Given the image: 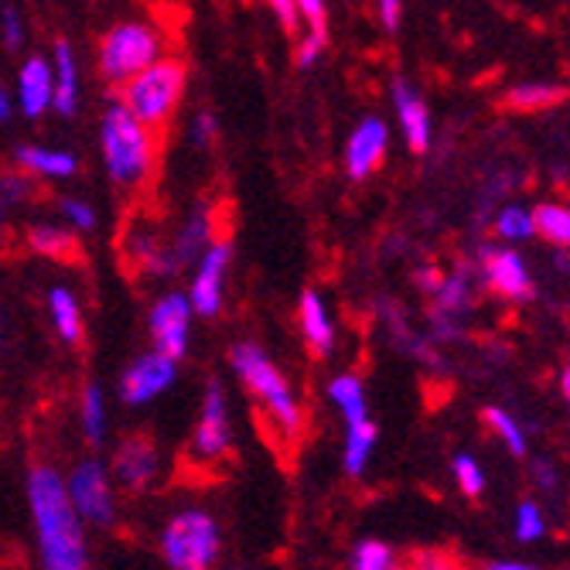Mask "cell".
Segmentation results:
<instances>
[{
    "label": "cell",
    "instance_id": "47",
    "mask_svg": "<svg viewBox=\"0 0 570 570\" xmlns=\"http://www.w3.org/2000/svg\"><path fill=\"white\" fill-rule=\"evenodd\" d=\"M560 393H563V396L570 393V373H567V370L560 373Z\"/></svg>",
    "mask_w": 570,
    "mask_h": 570
},
{
    "label": "cell",
    "instance_id": "15",
    "mask_svg": "<svg viewBox=\"0 0 570 570\" xmlns=\"http://www.w3.org/2000/svg\"><path fill=\"white\" fill-rule=\"evenodd\" d=\"M213 243V205L198 202L191 216L185 219V226L178 229L175 243H168V264L171 274H181L185 267H191L198 261V253Z\"/></svg>",
    "mask_w": 570,
    "mask_h": 570
},
{
    "label": "cell",
    "instance_id": "20",
    "mask_svg": "<svg viewBox=\"0 0 570 570\" xmlns=\"http://www.w3.org/2000/svg\"><path fill=\"white\" fill-rule=\"evenodd\" d=\"M56 92H51V107H56L62 117L76 114V102H79V72H76V56H72V45L59 41L56 45Z\"/></svg>",
    "mask_w": 570,
    "mask_h": 570
},
{
    "label": "cell",
    "instance_id": "42",
    "mask_svg": "<svg viewBox=\"0 0 570 570\" xmlns=\"http://www.w3.org/2000/svg\"><path fill=\"white\" fill-rule=\"evenodd\" d=\"M533 482L543 489V492H553L557 489V469L550 461H533Z\"/></svg>",
    "mask_w": 570,
    "mask_h": 570
},
{
    "label": "cell",
    "instance_id": "3",
    "mask_svg": "<svg viewBox=\"0 0 570 570\" xmlns=\"http://www.w3.org/2000/svg\"><path fill=\"white\" fill-rule=\"evenodd\" d=\"M229 362H233L236 376L243 380V386L264 403L277 431L284 438H297L304 431V413H301L297 396L291 393V383L271 362V355L264 348H256L253 342H239V345H233Z\"/></svg>",
    "mask_w": 570,
    "mask_h": 570
},
{
    "label": "cell",
    "instance_id": "36",
    "mask_svg": "<svg viewBox=\"0 0 570 570\" xmlns=\"http://www.w3.org/2000/svg\"><path fill=\"white\" fill-rule=\"evenodd\" d=\"M0 31H4V45L11 51H18L24 45V24L14 8H4V14H0Z\"/></svg>",
    "mask_w": 570,
    "mask_h": 570
},
{
    "label": "cell",
    "instance_id": "5",
    "mask_svg": "<svg viewBox=\"0 0 570 570\" xmlns=\"http://www.w3.org/2000/svg\"><path fill=\"white\" fill-rule=\"evenodd\" d=\"M161 553L171 570H213L223 553L219 523L202 509H181L165 523Z\"/></svg>",
    "mask_w": 570,
    "mask_h": 570
},
{
    "label": "cell",
    "instance_id": "4",
    "mask_svg": "<svg viewBox=\"0 0 570 570\" xmlns=\"http://www.w3.org/2000/svg\"><path fill=\"white\" fill-rule=\"evenodd\" d=\"M188 86V69L181 59H154L150 66H144L140 72H134L127 82H120L124 89V107L144 124V127H161L175 107L185 96Z\"/></svg>",
    "mask_w": 570,
    "mask_h": 570
},
{
    "label": "cell",
    "instance_id": "23",
    "mask_svg": "<svg viewBox=\"0 0 570 570\" xmlns=\"http://www.w3.org/2000/svg\"><path fill=\"white\" fill-rule=\"evenodd\" d=\"M567 99V89L563 86H550V82H523V86H512L505 102L512 110L520 114H540V110H550L557 102Z\"/></svg>",
    "mask_w": 570,
    "mask_h": 570
},
{
    "label": "cell",
    "instance_id": "44",
    "mask_svg": "<svg viewBox=\"0 0 570 570\" xmlns=\"http://www.w3.org/2000/svg\"><path fill=\"white\" fill-rule=\"evenodd\" d=\"M380 14H383V24L390 31H396V24H400V0H380Z\"/></svg>",
    "mask_w": 570,
    "mask_h": 570
},
{
    "label": "cell",
    "instance_id": "1",
    "mask_svg": "<svg viewBox=\"0 0 570 570\" xmlns=\"http://www.w3.org/2000/svg\"><path fill=\"white\" fill-rule=\"evenodd\" d=\"M28 509L35 520L41 570H89L82 520L69 502L66 479L48 464H35L28 472Z\"/></svg>",
    "mask_w": 570,
    "mask_h": 570
},
{
    "label": "cell",
    "instance_id": "21",
    "mask_svg": "<svg viewBox=\"0 0 570 570\" xmlns=\"http://www.w3.org/2000/svg\"><path fill=\"white\" fill-rule=\"evenodd\" d=\"M376 438H380V431H376V424H373L370 417L348 421L342 461H345V472H348L352 479H358L362 472L370 469V458H373V451H376Z\"/></svg>",
    "mask_w": 570,
    "mask_h": 570
},
{
    "label": "cell",
    "instance_id": "32",
    "mask_svg": "<svg viewBox=\"0 0 570 570\" xmlns=\"http://www.w3.org/2000/svg\"><path fill=\"white\" fill-rule=\"evenodd\" d=\"M492 226H495V236H502L509 243H520V239L533 236V219L523 205H509V209H502Z\"/></svg>",
    "mask_w": 570,
    "mask_h": 570
},
{
    "label": "cell",
    "instance_id": "6",
    "mask_svg": "<svg viewBox=\"0 0 570 570\" xmlns=\"http://www.w3.org/2000/svg\"><path fill=\"white\" fill-rule=\"evenodd\" d=\"M165 56V35L150 24L130 21V24H117L114 31H107V38L99 41V76L120 86L127 82L134 72H140L144 66H150L154 59Z\"/></svg>",
    "mask_w": 570,
    "mask_h": 570
},
{
    "label": "cell",
    "instance_id": "7",
    "mask_svg": "<svg viewBox=\"0 0 570 570\" xmlns=\"http://www.w3.org/2000/svg\"><path fill=\"white\" fill-rule=\"evenodd\" d=\"M66 492H69V502L79 512L82 523H92L99 530L114 527V520H117L114 485H110V475L99 461L76 464L72 475L66 479Z\"/></svg>",
    "mask_w": 570,
    "mask_h": 570
},
{
    "label": "cell",
    "instance_id": "34",
    "mask_svg": "<svg viewBox=\"0 0 570 570\" xmlns=\"http://www.w3.org/2000/svg\"><path fill=\"white\" fill-rule=\"evenodd\" d=\"M62 216L72 223V226H79V229H92L96 226V213H92V205H86V202H79V198H62Z\"/></svg>",
    "mask_w": 570,
    "mask_h": 570
},
{
    "label": "cell",
    "instance_id": "19",
    "mask_svg": "<svg viewBox=\"0 0 570 570\" xmlns=\"http://www.w3.org/2000/svg\"><path fill=\"white\" fill-rule=\"evenodd\" d=\"M14 161H18V168H24L28 175H38V178H72L79 168L76 154L45 150V147H18Z\"/></svg>",
    "mask_w": 570,
    "mask_h": 570
},
{
    "label": "cell",
    "instance_id": "26",
    "mask_svg": "<svg viewBox=\"0 0 570 570\" xmlns=\"http://www.w3.org/2000/svg\"><path fill=\"white\" fill-rule=\"evenodd\" d=\"M472 277H469V267H458L454 274H448L444 281H441V287H438V294H434V301H438V307L434 311H441V315H451V318H461L464 311L472 307Z\"/></svg>",
    "mask_w": 570,
    "mask_h": 570
},
{
    "label": "cell",
    "instance_id": "10",
    "mask_svg": "<svg viewBox=\"0 0 570 570\" xmlns=\"http://www.w3.org/2000/svg\"><path fill=\"white\" fill-rule=\"evenodd\" d=\"M188 325H191V304L185 294H165L150 311V338L161 355L185 358L188 352Z\"/></svg>",
    "mask_w": 570,
    "mask_h": 570
},
{
    "label": "cell",
    "instance_id": "14",
    "mask_svg": "<svg viewBox=\"0 0 570 570\" xmlns=\"http://www.w3.org/2000/svg\"><path fill=\"white\" fill-rule=\"evenodd\" d=\"M158 469H161V458H158V448H154L147 438H130L120 444V451L114 454V472H117V482L130 492H140L147 489L154 479H158Z\"/></svg>",
    "mask_w": 570,
    "mask_h": 570
},
{
    "label": "cell",
    "instance_id": "24",
    "mask_svg": "<svg viewBox=\"0 0 570 570\" xmlns=\"http://www.w3.org/2000/svg\"><path fill=\"white\" fill-rule=\"evenodd\" d=\"M48 311H51V322H56V332L66 345H79L82 342V315H79V304L72 297V291L56 287L48 294Z\"/></svg>",
    "mask_w": 570,
    "mask_h": 570
},
{
    "label": "cell",
    "instance_id": "38",
    "mask_svg": "<svg viewBox=\"0 0 570 570\" xmlns=\"http://www.w3.org/2000/svg\"><path fill=\"white\" fill-rule=\"evenodd\" d=\"M271 8H274L281 28L287 35H297L301 31V8H297V0H271Z\"/></svg>",
    "mask_w": 570,
    "mask_h": 570
},
{
    "label": "cell",
    "instance_id": "40",
    "mask_svg": "<svg viewBox=\"0 0 570 570\" xmlns=\"http://www.w3.org/2000/svg\"><path fill=\"white\" fill-rule=\"evenodd\" d=\"M403 570H461V567L444 553H421L417 560L403 563Z\"/></svg>",
    "mask_w": 570,
    "mask_h": 570
},
{
    "label": "cell",
    "instance_id": "30",
    "mask_svg": "<svg viewBox=\"0 0 570 570\" xmlns=\"http://www.w3.org/2000/svg\"><path fill=\"white\" fill-rule=\"evenodd\" d=\"M485 424H489V428H492V434L509 448V454L527 458V431L520 428V421H515L509 410H502V406H489V410H485Z\"/></svg>",
    "mask_w": 570,
    "mask_h": 570
},
{
    "label": "cell",
    "instance_id": "31",
    "mask_svg": "<svg viewBox=\"0 0 570 570\" xmlns=\"http://www.w3.org/2000/svg\"><path fill=\"white\" fill-rule=\"evenodd\" d=\"M547 515L533 499H523L515 505V540L520 543H540L547 537Z\"/></svg>",
    "mask_w": 570,
    "mask_h": 570
},
{
    "label": "cell",
    "instance_id": "35",
    "mask_svg": "<svg viewBox=\"0 0 570 570\" xmlns=\"http://www.w3.org/2000/svg\"><path fill=\"white\" fill-rule=\"evenodd\" d=\"M24 195H31V181H28L24 175L8 171L4 178H0V202H4V205H14V202H21Z\"/></svg>",
    "mask_w": 570,
    "mask_h": 570
},
{
    "label": "cell",
    "instance_id": "22",
    "mask_svg": "<svg viewBox=\"0 0 570 570\" xmlns=\"http://www.w3.org/2000/svg\"><path fill=\"white\" fill-rule=\"evenodd\" d=\"M28 246L48 261H79V239L62 226H31Z\"/></svg>",
    "mask_w": 570,
    "mask_h": 570
},
{
    "label": "cell",
    "instance_id": "16",
    "mask_svg": "<svg viewBox=\"0 0 570 570\" xmlns=\"http://www.w3.org/2000/svg\"><path fill=\"white\" fill-rule=\"evenodd\" d=\"M393 107H396V117H400L406 147L413 154H428L431 150V114L424 107V99L413 92L410 82L396 79L393 82Z\"/></svg>",
    "mask_w": 570,
    "mask_h": 570
},
{
    "label": "cell",
    "instance_id": "11",
    "mask_svg": "<svg viewBox=\"0 0 570 570\" xmlns=\"http://www.w3.org/2000/svg\"><path fill=\"white\" fill-rule=\"evenodd\" d=\"M482 261V274H485V284L505 297V301H530L533 297V277H530V267L523 264L520 253L512 249H495V246H482L479 253Z\"/></svg>",
    "mask_w": 570,
    "mask_h": 570
},
{
    "label": "cell",
    "instance_id": "39",
    "mask_svg": "<svg viewBox=\"0 0 570 570\" xmlns=\"http://www.w3.org/2000/svg\"><path fill=\"white\" fill-rule=\"evenodd\" d=\"M301 14L311 21L315 35H328V14H325V0H297Z\"/></svg>",
    "mask_w": 570,
    "mask_h": 570
},
{
    "label": "cell",
    "instance_id": "43",
    "mask_svg": "<svg viewBox=\"0 0 570 570\" xmlns=\"http://www.w3.org/2000/svg\"><path fill=\"white\" fill-rule=\"evenodd\" d=\"M441 281H444V274L438 271V267H424V271H417V284H421V291L424 294H438V287H441Z\"/></svg>",
    "mask_w": 570,
    "mask_h": 570
},
{
    "label": "cell",
    "instance_id": "25",
    "mask_svg": "<svg viewBox=\"0 0 570 570\" xmlns=\"http://www.w3.org/2000/svg\"><path fill=\"white\" fill-rule=\"evenodd\" d=\"M328 396L332 403L342 410V417L345 424L348 421H362V417H370V403H366V386H362L358 376L352 373H342L328 383Z\"/></svg>",
    "mask_w": 570,
    "mask_h": 570
},
{
    "label": "cell",
    "instance_id": "18",
    "mask_svg": "<svg viewBox=\"0 0 570 570\" xmlns=\"http://www.w3.org/2000/svg\"><path fill=\"white\" fill-rule=\"evenodd\" d=\"M301 332L304 342L315 355H328L335 348V325L325 311V301L318 297V291H304L301 294Z\"/></svg>",
    "mask_w": 570,
    "mask_h": 570
},
{
    "label": "cell",
    "instance_id": "46",
    "mask_svg": "<svg viewBox=\"0 0 570 570\" xmlns=\"http://www.w3.org/2000/svg\"><path fill=\"white\" fill-rule=\"evenodd\" d=\"M8 117H11V92L0 89V120H8Z\"/></svg>",
    "mask_w": 570,
    "mask_h": 570
},
{
    "label": "cell",
    "instance_id": "28",
    "mask_svg": "<svg viewBox=\"0 0 570 570\" xmlns=\"http://www.w3.org/2000/svg\"><path fill=\"white\" fill-rule=\"evenodd\" d=\"M82 434L89 444L107 441V400H102V390L96 383L82 390Z\"/></svg>",
    "mask_w": 570,
    "mask_h": 570
},
{
    "label": "cell",
    "instance_id": "27",
    "mask_svg": "<svg viewBox=\"0 0 570 570\" xmlns=\"http://www.w3.org/2000/svg\"><path fill=\"white\" fill-rule=\"evenodd\" d=\"M533 219V236H543L553 246H567L570 243V213L560 202H543L530 213Z\"/></svg>",
    "mask_w": 570,
    "mask_h": 570
},
{
    "label": "cell",
    "instance_id": "9",
    "mask_svg": "<svg viewBox=\"0 0 570 570\" xmlns=\"http://www.w3.org/2000/svg\"><path fill=\"white\" fill-rule=\"evenodd\" d=\"M229 261H233V246L229 243H209V246L202 249V261H198V271H195V281H191V294H188L191 311H198L202 318H216L219 315Z\"/></svg>",
    "mask_w": 570,
    "mask_h": 570
},
{
    "label": "cell",
    "instance_id": "37",
    "mask_svg": "<svg viewBox=\"0 0 570 570\" xmlns=\"http://www.w3.org/2000/svg\"><path fill=\"white\" fill-rule=\"evenodd\" d=\"M325 45H328V35L307 31V38H304V41H301V48H297V66H301V69L315 66V62H318V56L325 51Z\"/></svg>",
    "mask_w": 570,
    "mask_h": 570
},
{
    "label": "cell",
    "instance_id": "29",
    "mask_svg": "<svg viewBox=\"0 0 570 570\" xmlns=\"http://www.w3.org/2000/svg\"><path fill=\"white\" fill-rule=\"evenodd\" d=\"M352 570H403V560L383 540H358L352 550Z\"/></svg>",
    "mask_w": 570,
    "mask_h": 570
},
{
    "label": "cell",
    "instance_id": "17",
    "mask_svg": "<svg viewBox=\"0 0 570 570\" xmlns=\"http://www.w3.org/2000/svg\"><path fill=\"white\" fill-rule=\"evenodd\" d=\"M51 92H56V76H51V66L35 56L24 62L21 76H18V99H21V110L28 117H41L51 107Z\"/></svg>",
    "mask_w": 570,
    "mask_h": 570
},
{
    "label": "cell",
    "instance_id": "33",
    "mask_svg": "<svg viewBox=\"0 0 570 570\" xmlns=\"http://www.w3.org/2000/svg\"><path fill=\"white\" fill-rule=\"evenodd\" d=\"M451 472H454L458 489L469 499H479L485 492V472H482V464L472 454H458L454 464H451Z\"/></svg>",
    "mask_w": 570,
    "mask_h": 570
},
{
    "label": "cell",
    "instance_id": "12",
    "mask_svg": "<svg viewBox=\"0 0 570 570\" xmlns=\"http://www.w3.org/2000/svg\"><path fill=\"white\" fill-rule=\"evenodd\" d=\"M175 376H178V362L175 358H168L161 352L140 355L120 380V396L127 403H134V406H144L154 396H161L165 390H171Z\"/></svg>",
    "mask_w": 570,
    "mask_h": 570
},
{
    "label": "cell",
    "instance_id": "8",
    "mask_svg": "<svg viewBox=\"0 0 570 570\" xmlns=\"http://www.w3.org/2000/svg\"><path fill=\"white\" fill-rule=\"evenodd\" d=\"M233 444V428H229V403L223 386L213 380L202 400V417L191 431V458L195 461H219Z\"/></svg>",
    "mask_w": 570,
    "mask_h": 570
},
{
    "label": "cell",
    "instance_id": "13",
    "mask_svg": "<svg viewBox=\"0 0 570 570\" xmlns=\"http://www.w3.org/2000/svg\"><path fill=\"white\" fill-rule=\"evenodd\" d=\"M386 147H390V130L380 117H366L348 137L345 144V168L355 181L370 178L383 158H386Z\"/></svg>",
    "mask_w": 570,
    "mask_h": 570
},
{
    "label": "cell",
    "instance_id": "2",
    "mask_svg": "<svg viewBox=\"0 0 570 570\" xmlns=\"http://www.w3.org/2000/svg\"><path fill=\"white\" fill-rule=\"evenodd\" d=\"M99 140H102V161H107L114 185L124 191H137L154 168L150 127H144L120 102V107H110L107 117H102Z\"/></svg>",
    "mask_w": 570,
    "mask_h": 570
},
{
    "label": "cell",
    "instance_id": "41",
    "mask_svg": "<svg viewBox=\"0 0 570 570\" xmlns=\"http://www.w3.org/2000/svg\"><path fill=\"white\" fill-rule=\"evenodd\" d=\"M191 130H195V144H213L216 134H219V124H216L213 114H198V120H195Z\"/></svg>",
    "mask_w": 570,
    "mask_h": 570
},
{
    "label": "cell",
    "instance_id": "45",
    "mask_svg": "<svg viewBox=\"0 0 570 570\" xmlns=\"http://www.w3.org/2000/svg\"><path fill=\"white\" fill-rule=\"evenodd\" d=\"M485 570H540V567L523 563V560H492V563H485Z\"/></svg>",
    "mask_w": 570,
    "mask_h": 570
}]
</instances>
